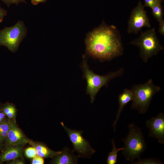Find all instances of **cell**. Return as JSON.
Returning <instances> with one entry per match:
<instances>
[{
	"instance_id": "obj_16",
	"label": "cell",
	"mask_w": 164,
	"mask_h": 164,
	"mask_svg": "<svg viewBox=\"0 0 164 164\" xmlns=\"http://www.w3.org/2000/svg\"><path fill=\"white\" fill-rule=\"evenodd\" d=\"M111 142L113 144V148L111 151L109 153L108 156L106 161L107 164H115L117 162V154L118 152L123 149V147L120 148L116 147L114 139H112Z\"/></svg>"
},
{
	"instance_id": "obj_9",
	"label": "cell",
	"mask_w": 164,
	"mask_h": 164,
	"mask_svg": "<svg viewBox=\"0 0 164 164\" xmlns=\"http://www.w3.org/2000/svg\"><path fill=\"white\" fill-rule=\"evenodd\" d=\"M9 128L5 147L10 145H22L29 143L30 140L28 139L17 126L15 119H9Z\"/></svg>"
},
{
	"instance_id": "obj_10",
	"label": "cell",
	"mask_w": 164,
	"mask_h": 164,
	"mask_svg": "<svg viewBox=\"0 0 164 164\" xmlns=\"http://www.w3.org/2000/svg\"><path fill=\"white\" fill-rule=\"evenodd\" d=\"M146 125L149 129V136L157 138L159 142L164 143V114L159 113L156 116L148 119Z\"/></svg>"
},
{
	"instance_id": "obj_17",
	"label": "cell",
	"mask_w": 164,
	"mask_h": 164,
	"mask_svg": "<svg viewBox=\"0 0 164 164\" xmlns=\"http://www.w3.org/2000/svg\"><path fill=\"white\" fill-rule=\"evenodd\" d=\"M163 2V0H160L152 9L153 15L159 22L163 20V7L161 4Z\"/></svg>"
},
{
	"instance_id": "obj_13",
	"label": "cell",
	"mask_w": 164,
	"mask_h": 164,
	"mask_svg": "<svg viewBox=\"0 0 164 164\" xmlns=\"http://www.w3.org/2000/svg\"><path fill=\"white\" fill-rule=\"evenodd\" d=\"M133 99V95L131 89H125L123 92L118 96V101L119 107L116 118L113 124L114 130L115 131V127L119 119L123 110L125 105L130 101H132Z\"/></svg>"
},
{
	"instance_id": "obj_4",
	"label": "cell",
	"mask_w": 164,
	"mask_h": 164,
	"mask_svg": "<svg viewBox=\"0 0 164 164\" xmlns=\"http://www.w3.org/2000/svg\"><path fill=\"white\" fill-rule=\"evenodd\" d=\"M81 66L84 78L87 82V93L90 96L91 103L94 102L96 95L101 88L107 86L110 80L122 75L124 73V69L122 68L102 76L96 74L90 70L85 60H84Z\"/></svg>"
},
{
	"instance_id": "obj_27",
	"label": "cell",
	"mask_w": 164,
	"mask_h": 164,
	"mask_svg": "<svg viewBox=\"0 0 164 164\" xmlns=\"http://www.w3.org/2000/svg\"><path fill=\"white\" fill-rule=\"evenodd\" d=\"M8 118L3 112L0 109V123H2L5 121Z\"/></svg>"
},
{
	"instance_id": "obj_1",
	"label": "cell",
	"mask_w": 164,
	"mask_h": 164,
	"mask_svg": "<svg viewBox=\"0 0 164 164\" xmlns=\"http://www.w3.org/2000/svg\"><path fill=\"white\" fill-rule=\"evenodd\" d=\"M87 53L102 62L121 56L124 48L120 35L114 25L104 22L87 35L86 39Z\"/></svg>"
},
{
	"instance_id": "obj_7",
	"label": "cell",
	"mask_w": 164,
	"mask_h": 164,
	"mask_svg": "<svg viewBox=\"0 0 164 164\" xmlns=\"http://www.w3.org/2000/svg\"><path fill=\"white\" fill-rule=\"evenodd\" d=\"M61 124L67 132L73 145V151L78 153L79 158H89L96 152L89 142L83 137V131L72 130L66 127L63 122H61Z\"/></svg>"
},
{
	"instance_id": "obj_24",
	"label": "cell",
	"mask_w": 164,
	"mask_h": 164,
	"mask_svg": "<svg viewBox=\"0 0 164 164\" xmlns=\"http://www.w3.org/2000/svg\"><path fill=\"white\" fill-rule=\"evenodd\" d=\"M7 14V11L1 7L0 3V23L2 22L4 18L6 16Z\"/></svg>"
},
{
	"instance_id": "obj_15",
	"label": "cell",
	"mask_w": 164,
	"mask_h": 164,
	"mask_svg": "<svg viewBox=\"0 0 164 164\" xmlns=\"http://www.w3.org/2000/svg\"><path fill=\"white\" fill-rule=\"evenodd\" d=\"M1 110L9 119H15L16 109L15 105L9 102L2 104Z\"/></svg>"
},
{
	"instance_id": "obj_12",
	"label": "cell",
	"mask_w": 164,
	"mask_h": 164,
	"mask_svg": "<svg viewBox=\"0 0 164 164\" xmlns=\"http://www.w3.org/2000/svg\"><path fill=\"white\" fill-rule=\"evenodd\" d=\"M74 151L65 147L61 152L53 158L50 162L53 164H74L77 163L79 157L73 153Z\"/></svg>"
},
{
	"instance_id": "obj_11",
	"label": "cell",
	"mask_w": 164,
	"mask_h": 164,
	"mask_svg": "<svg viewBox=\"0 0 164 164\" xmlns=\"http://www.w3.org/2000/svg\"><path fill=\"white\" fill-rule=\"evenodd\" d=\"M24 145H12L5 147L0 155V164L17 158H23Z\"/></svg>"
},
{
	"instance_id": "obj_14",
	"label": "cell",
	"mask_w": 164,
	"mask_h": 164,
	"mask_svg": "<svg viewBox=\"0 0 164 164\" xmlns=\"http://www.w3.org/2000/svg\"><path fill=\"white\" fill-rule=\"evenodd\" d=\"M29 144L35 148L37 155L43 158H53L61 152V151H55L52 150L43 143L34 142L31 140Z\"/></svg>"
},
{
	"instance_id": "obj_2",
	"label": "cell",
	"mask_w": 164,
	"mask_h": 164,
	"mask_svg": "<svg viewBox=\"0 0 164 164\" xmlns=\"http://www.w3.org/2000/svg\"><path fill=\"white\" fill-rule=\"evenodd\" d=\"M129 132L126 137L122 140L124 143L122 154L125 159L132 163L145 150L146 145L141 129L134 123L128 126Z\"/></svg>"
},
{
	"instance_id": "obj_20",
	"label": "cell",
	"mask_w": 164,
	"mask_h": 164,
	"mask_svg": "<svg viewBox=\"0 0 164 164\" xmlns=\"http://www.w3.org/2000/svg\"><path fill=\"white\" fill-rule=\"evenodd\" d=\"M25 154L29 158H33L37 155L36 149L33 146L27 148L25 150Z\"/></svg>"
},
{
	"instance_id": "obj_26",
	"label": "cell",
	"mask_w": 164,
	"mask_h": 164,
	"mask_svg": "<svg viewBox=\"0 0 164 164\" xmlns=\"http://www.w3.org/2000/svg\"><path fill=\"white\" fill-rule=\"evenodd\" d=\"M159 22V33L162 36L164 35V21L163 20Z\"/></svg>"
},
{
	"instance_id": "obj_5",
	"label": "cell",
	"mask_w": 164,
	"mask_h": 164,
	"mask_svg": "<svg viewBox=\"0 0 164 164\" xmlns=\"http://www.w3.org/2000/svg\"><path fill=\"white\" fill-rule=\"evenodd\" d=\"M130 44L139 48L140 56L145 63L150 58L156 55L164 49L159 41L154 28L144 32H142L140 36L131 41Z\"/></svg>"
},
{
	"instance_id": "obj_28",
	"label": "cell",
	"mask_w": 164,
	"mask_h": 164,
	"mask_svg": "<svg viewBox=\"0 0 164 164\" xmlns=\"http://www.w3.org/2000/svg\"><path fill=\"white\" fill-rule=\"evenodd\" d=\"M47 0H31V3L33 5H37L40 3L45 2Z\"/></svg>"
},
{
	"instance_id": "obj_19",
	"label": "cell",
	"mask_w": 164,
	"mask_h": 164,
	"mask_svg": "<svg viewBox=\"0 0 164 164\" xmlns=\"http://www.w3.org/2000/svg\"><path fill=\"white\" fill-rule=\"evenodd\" d=\"M139 160L132 164H162L163 162L158 159L153 158L138 159Z\"/></svg>"
},
{
	"instance_id": "obj_18",
	"label": "cell",
	"mask_w": 164,
	"mask_h": 164,
	"mask_svg": "<svg viewBox=\"0 0 164 164\" xmlns=\"http://www.w3.org/2000/svg\"><path fill=\"white\" fill-rule=\"evenodd\" d=\"M9 128V121L8 118L4 121L0 123V136L5 143Z\"/></svg>"
},
{
	"instance_id": "obj_25",
	"label": "cell",
	"mask_w": 164,
	"mask_h": 164,
	"mask_svg": "<svg viewBox=\"0 0 164 164\" xmlns=\"http://www.w3.org/2000/svg\"><path fill=\"white\" fill-rule=\"evenodd\" d=\"M16 159L14 160L6 162L7 164H23L25 162L22 159Z\"/></svg>"
},
{
	"instance_id": "obj_23",
	"label": "cell",
	"mask_w": 164,
	"mask_h": 164,
	"mask_svg": "<svg viewBox=\"0 0 164 164\" xmlns=\"http://www.w3.org/2000/svg\"><path fill=\"white\" fill-rule=\"evenodd\" d=\"M160 0H144V6L148 7L151 9L154 5Z\"/></svg>"
},
{
	"instance_id": "obj_6",
	"label": "cell",
	"mask_w": 164,
	"mask_h": 164,
	"mask_svg": "<svg viewBox=\"0 0 164 164\" xmlns=\"http://www.w3.org/2000/svg\"><path fill=\"white\" fill-rule=\"evenodd\" d=\"M27 29L24 23L18 21L15 25L0 30V46L6 47L11 51H17L26 37Z\"/></svg>"
},
{
	"instance_id": "obj_22",
	"label": "cell",
	"mask_w": 164,
	"mask_h": 164,
	"mask_svg": "<svg viewBox=\"0 0 164 164\" xmlns=\"http://www.w3.org/2000/svg\"><path fill=\"white\" fill-rule=\"evenodd\" d=\"M44 163L43 158L37 155L33 158L31 162L32 164H43Z\"/></svg>"
},
{
	"instance_id": "obj_3",
	"label": "cell",
	"mask_w": 164,
	"mask_h": 164,
	"mask_svg": "<svg viewBox=\"0 0 164 164\" xmlns=\"http://www.w3.org/2000/svg\"><path fill=\"white\" fill-rule=\"evenodd\" d=\"M130 89L133 95L131 108L144 114L147 111L153 96L161 88L150 79L145 83L133 85Z\"/></svg>"
},
{
	"instance_id": "obj_29",
	"label": "cell",
	"mask_w": 164,
	"mask_h": 164,
	"mask_svg": "<svg viewBox=\"0 0 164 164\" xmlns=\"http://www.w3.org/2000/svg\"><path fill=\"white\" fill-rule=\"evenodd\" d=\"M5 148V143L0 136V151L2 152Z\"/></svg>"
},
{
	"instance_id": "obj_30",
	"label": "cell",
	"mask_w": 164,
	"mask_h": 164,
	"mask_svg": "<svg viewBox=\"0 0 164 164\" xmlns=\"http://www.w3.org/2000/svg\"><path fill=\"white\" fill-rule=\"evenodd\" d=\"M2 103H1V102L0 101V109H1V106H2Z\"/></svg>"
},
{
	"instance_id": "obj_21",
	"label": "cell",
	"mask_w": 164,
	"mask_h": 164,
	"mask_svg": "<svg viewBox=\"0 0 164 164\" xmlns=\"http://www.w3.org/2000/svg\"><path fill=\"white\" fill-rule=\"evenodd\" d=\"M6 4L9 7L12 4H15L17 5L21 3H26V0H1Z\"/></svg>"
},
{
	"instance_id": "obj_8",
	"label": "cell",
	"mask_w": 164,
	"mask_h": 164,
	"mask_svg": "<svg viewBox=\"0 0 164 164\" xmlns=\"http://www.w3.org/2000/svg\"><path fill=\"white\" fill-rule=\"evenodd\" d=\"M151 26L144 6L139 1L137 5L133 9L129 17L127 32L128 33L137 34L143 28Z\"/></svg>"
}]
</instances>
